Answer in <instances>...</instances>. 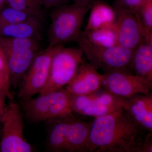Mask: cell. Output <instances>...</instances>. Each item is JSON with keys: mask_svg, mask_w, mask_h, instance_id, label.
I'll return each mask as SVG.
<instances>
[{"mask_svg": "<svg viewBox=\"0 0 152 152\" xmlns=\"http://www.w3.org/2000/svg\"><path fill=\"white\" fill-rule=\"evenodd\" d=\"M152 135L122 108L94 118L86 152H152Z\"/></svg>", "mask_w": 152, "mask_h": 152, "instance_id": "cell-1", "label": "cell"}, {"mask_svg": "<svg viewBox=\"0 0 152 152\" xmlns=\"http://www.w3.org/2000/svg\"><path fill=\"white\" fill-rule=\"evenodd\" d=\"M92 5L74 3L53 8L50 13L51 23L48 31L49 45H64L76 41L81 33L85 16Z\"/></svg>", "mask_w": 152, "mask_h": 152, "instance_id": "cell-2", "label": "cell"}, {"mask_svg": "<svg viewBox=\"0 0 152 152\" xmlns=\"http://www.w3.org/2000/svg\"><path fill=\"white\" fill-rule=\"evenodd\" d=\"M53 124L47 137V147L54 152H78L87 138V128L83 121L74 115L50 121Z\"/></svg>", "mask_w": 152, "mask_h": 152, "instance_id": "cell-3", "label": "cell"}, {"mask_svg": "<svg viewBox=\"0 0 152 152\" xmlns=\"http://www.w3.org/2000/svg\"><path fill=\"white\" fill-rule=\"evenodd\" d=\"M24 101V111L33 121H50L73 115L69 94L64 88Z\"/></svg>", "mask_w": 152, "mask_h": 152, "instance_id": "cell-4", "label": "cell"}, {"mask_svg": "<svg viewBox=\"0 0 152 152\" xmlns=\"http://www.w3.org/2000/svg\"><path fill=\"white\" fill-rule=\"evenodd\" d=\"M83 56V53L79 48L59 46L52 58L46 84L39 95L66 87L84 60Z\"/></svg>", "mask_w": 152, "mask_h": 152, "instance_id": "cell-5", "label": "cell"}, {"mask_svg": "<svg viewBox=\"0 0 152 152\" xmlns=\"http://www.w3.org/2000/svg\"><path fill=\"white\" fill-rule=\"evenodd\" d=\"M76 42L88 63L96 69L104 72L119 69L130 70L132 50L119 45L107 48L94 46L80 36Z\"/></svg>", "mask_w": 152, "mask_h": 152, "instance_id": "cell-6", "label": "cell"}, {"mask_svg": "<svg viewBox=\"0 0 152 152\" xmlns=\"http://www.w3.org/2000/svg\"><path fill=\"white\" fill-rule=\"evenodd\" d=\"M1 124L0 152H31L33 148L24 137V122L20 107L15 102L6 106Z\"/></svg>", "mask_w": 152, "mask_h": 152, "instance_id": "cell-7", "label": "cell"}, {"mask_svg": "<svg viewBox=\"0 0 152 152\" xmlns=\"http://www.w3.org/2000/svg\"><path fill=\"white\" fill-rule=\"evenodd\" d=\"M59 45L48 46L38 53L22 79L18 96L23 100L39 94L46 84L53 56Z\"/></svg>", "mask_w": 152, "mask_h": 152, "instance_id": "cell-8", "label": "cell"}, {"mask_svg": "<svg viewBox=\"0 0 152 152\" xmlns=\"http://www.w3.org/2000/svg\"><path fill=\"white\" fill-rule=\"evenodd\" d=\"M102 88L118 97H130L139 94L151 93L152 83L133 74L128 69L104 72Z\"/></svg>", "mask_w": 152, "mask_h": 152, "instance_id": "cell-9", "label": "cell"}, {"mask_svg": "<svg viewBox=\"0 0 152 152\" xmlns=\"http://www.w3.org/2000/svg\"><path fill=\"white\" fill-rule=\"evenodd\" d=\"M69 101L73 113L94 118L122 109L117 97L104 89L87 95L69 94Z\"/></svg>", "mask_w": 152, "mask_h": 152, "instance_id": "cell-10", "label": "cell"}, {"mask_svg": "<svg viewBox=\"0 0 152 152\" xmlns=\"http://www.w3.org/2000/svg\"><path fill=\"white\" fill-rule=\"evenodd\" d=\"M116 12L115 27L118 44L133 50L150 34H147L133 13Z\"/></svg>", "mask_w": 152, "mask_h": 152, "instance_id": "cell-11", "label": "cell"}, {"mask_svg": "<svg viewBox=\"0 0 152 152\" xmlns=\"http://www.w3.org/2000/svg\"><path fill=\"white\" fill-rule=\"evenodd\" d=\"M102 75L84 60L64 88L71 94L87 95L102 89Z\"/></svg>", "mask_w": 152, "mask_h": 152, "instance_id": "cell-12", "label": "cell"}, {"mask_svg": "<svg viewBox=\"0 0 152 152\" xmlns=\"http://www.w3.org/2000/svg\"><path fill=\"white\" fill-rule=\"evenodd\" d=\"M117 98L123 110L138 124L147 132H152L151 93L139 94L127 98Z\"/></svg>", "mask_w": 152, "mask_h": 152, "instance_id": "cell-13", "label": "cell"}, {"mask_svg": "<svg viewBox=\"0 0 152 152\" xmlns=\"http://www.w3.org/2000/svg\"><path fill=\"white\" fill-rule=\"evenodd\" d=\"M130 69L134 75L152 83V34L133 50Z\"/></svg>", "mask_w": 152, "mask_h": 152, "instance_id": "cell-14", "label": "cell"}, {"mask_svg": "<svg viewBox=\"0 0 152 152\" xmlns=\"http://www.w3.org/2000/svg\"><path fill=\"white\" fill-rule=\"evenodd\" d=\"M40 50V48L31 49L5 55L11 83L15 86L21 80Z\"/></svg>", "mask_w": 152, "mask_h": 152, "instance_id": "cell-15", "label": "cell"}, {"mask_svg": "<svg viewBox=\"0 0 152 152\" xmlns=\"http://www.w3.org/2000/svg\"><path fill=\"white\" fill-rule=\"evenodd\" d=\"M42 27V16H38L23 21L0 27V36L4 37L39 39Z\"/></svg>", "mask_w": 152, "mask_h": 152, "instance_id": "cell-16", "label": "cell"}, {"mask_svg": "<svg viewBox=\"0 0 152 152\" xmlns=\"http://www.w3.org/2000/svg\"><path fill=\"white\" fill-rule=\"evenodd\" d=\"M89 17L84 31H91L115 26L117 14L114 7L103 2L96 1L90 9Z\"/></svg>", "mask_w": 152, "mask_h": 152, "instance_id": "cell-17", "label": "cell"}, {"mask_svg": "<svg viewBox=\"0 0 152 152\" xmlns=\"http://www.w3.org/2000/svg\"><path fill=\"white\" fill-rule=\"evenodd\" d=\"M80 36L94 46L107 48L118 45L115 26L91 31H82Z\"/></svg>", "mask_w": 152, "mask_h": 152, "instance_id": "cell-18", "label": "cell"}, {"mask_svg": "<svg viewBox=\"0 0 152 152\" xmlns=\"http://www.w3.org/2000/svg\"><path fill=\"white\" fill-rule=\"evenodd\" d=\"M0 46L5 55L40 48L38 38H0Z\"/></svg>", "mask_w": 152, "mask_h": 152, "instance_id": "cell-19", "label": "cell"}, {"mask_svg": "<svg viewBox=\"0 0 152 152\" xmlns=\"http://www.w3.org/2000/svg\"><path fill=\"white\" fill-rule=\"evenodd\" d=\"M42 15H32L18 10L7 6L0 9V27L23 21L34 17Z\"/></svg>", "mask_w": 152, "mask_h": 152, "instance_id": "cell-20", "label": "cell"}, {"mask_svg": "<svg viewBox=\"0 0 152 152\" xmlns=\"http://www.w3.org/2000/svg\"><path fill=\"white\" fill-rule=\"evenodd\" d=\"M147 34L152 33V0L141 1L134 12Z\"/></svg>", "mask_w": 152, "mask_h": 152, "instance_id": "cell-21", "label": "cell"}, {"mask_svg": "<svg viewBox=\"0 0 152 152\" xmlns=\"http://www.w3.org/2000/svg\"><path fill=\"white\" fill-rule=\"evenodd\" d=\"M7 5L27 13L42 15V0H6Z\"/></svg>", "mask_w": 152, "mask_h": 152, "instance_id": "cell-22", "label": "cell"}, {"mask_svg": "<svg viewBox=\"0 0 152 152\" xmlns=\"http://www.w3.org/2000/svg\"><path fill=\"white\" fill-rule=\"evenodd\" d=\"M11 85L10 77L7 58L0 46V93L10 99L13 98L10 91Z\"/></svg>", "mask_w": 152, "mask_h": 152, "instance_id": "cell-23", "label": "cell"}, {"mask_svg": "<svg viewBox=\"0 0 152 152\" xmlns=\"http://www.w3.org/2000/svg\"><path fill=\"white\" fill-rule=\"evenodd\" d=\"M142 0H115L113 7L116 11L134 13Z\"/></svg>", "mask_w": 152, "mask_h": 152, "instance_id": "cell-24", "label": "cell"}, {"mask_svg": "<svg viewBox=\"0 0 152 152\" xmlns=\"http://www.w3.org/2000/svg\"><path fill=\"white\" fill-rule=\"evenodd\" d=\"M66 0H42V5L46 8H54L63 4Z\"/></svg>", "mask_w": 152, "mask_h": 152, "instance_id": "cell-25", "label": "cell"}, {"mask_svg": "<svg viewBox=\"0 0 152 152\" xmlns=\"http://www.w3.org/2000/svg\"><path fill=\"white\" fill-rule=\"evenodd\" d=\"M6 97L4 95L0 93V118L2 115L6 106L5 103Z\"/></svg>", "mask_w": 152, "mask_h": 152, "instance_id": "cell-26", "label": "cell"}, {"mask_svg": "<svg viewBox=\"0 0 152 152\" xmlns=\"http://www.w3.org/2000/svg\"><path fill=\"white\" fill-rule=\"evenodd\" d=\"M74 3L82 4L92 5L96 0H72Z\"/></svg>", "mask_w": 152, "mask_h": 152, "instance_id": "cell-27", "label": "cell"}, {"mask_svg": "<svg viewBox=\"0 0 152 152\" xmlns=\"http://www.w3.org/2000/svg\"><path fill=\"white\" fill-rule=\"evenodd\" d=\"M6 4V0H0V9Z\"/></svg>", "mask_w": 152, "mask_h": 152, "instance_id": "cell-28", "label": "cell"}]
</instances>
